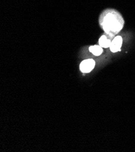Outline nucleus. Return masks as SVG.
I'll list each match as a JSON object with an SVG mask.
<instances>
[{
    "mask_svg": "<svg viewBox=\"0 0 135 152\" xmlns=\"http://www.w3.org/2000/svg\"><path fill=\"white\" fill-rule=\"evenodd\" d=\"M99 23L106 34L110 37H113L122 30L124 21L116 10L107 9L101 15Z\"/></svg>",
    "mask_w": 135,
    "mask_h": 152,
    "instance_id": "obj_1",
    "label": "nucleus"
},
{
    "mask_svg": "<svg viewBox=\"0 0 135 152\" xmlns=\"http://www.w3.org/2000/svg\"><path fill=\"white\" fill-rule=\"evenodd\" d=\"M95 64V61L93 59H85L80 64V70L82 73H89L94 69Z\"/></svg>",
    "mask_w": 135,
    "mask_h": 152,
    "instance_id": "obj_2",
    "label": "nucleus"
},
{
    "mask_svg": "<svg viewBox=\"0 0 135 152\" xmlns=\"http://www.w3.org/2000/svg\"><path fill=\"white\" fill-rule=\"evenodd\" d=\"M123 44V38L121 36H116L112 41L110 49L113 53H116L121 50Z\"/></svg>",
    "mask_w": 135,
    "mask_h": 152,
    "instance_id": "obj_3",
    "label": "nucleus"
},
{
    "mask_svg": "<svg viewBox=\"0 0 135 152\" xmlns=\"http://www.w3.org/2000/svg\"><path fill=\"white\" fill-rule=\"evenodd\" d=\"M112 41L106 35H102L99 39V44L103 48H110Z\"/></svg>",
    "mask_w": 135,
    "mask_h": 152,
    "instance_id": "obj_4",
    "label": "nucleus"
},
{
    "mask_svg": "<svg viewBox=\"0 0 135 152\" xmlns=\"http://www.w3.org/2000/svg\"><path fill=\"white\" fill-rule=\"evenodd\" d=\"M89 51L92 53H93L95 56H99L102 54L103 52L102 48L99 45H93V46H90L89 48Z\"/></svg>",
    "mask_w": 135,
    "mask_h": 152,
    "instance_id": "obj_5",
    "label": "nucleus"
}]
</instances>
